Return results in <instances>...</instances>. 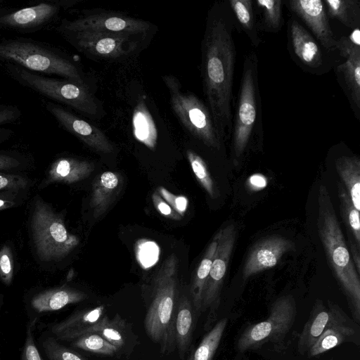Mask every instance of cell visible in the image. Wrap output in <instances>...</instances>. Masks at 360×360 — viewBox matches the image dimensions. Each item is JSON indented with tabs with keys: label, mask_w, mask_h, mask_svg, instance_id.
<instances>
[{
	"label": "cell",
	"mask_w": 360,
	"mask_h": 360,
	"mask_svg": "<svg viewBox=\"0 0 360 360\" xmlns=\"http://www.w3.org/2000/svg\"><path fill=\"white\" fill-rule=\"evenodd\" d=\"M236 22L229 2L210 10L202 43V75L207 108L221 139L231 135L233 86L236 49L233 31Z\"/></svg>",
	"instance_id": "6da1fadb"
},
{
	"label": "cell",
	"mask_w": 360,
	"mask_h": 360,
	"mask_svg": "<svg viewBox=\"0 0 360 360\" xmlns=\"http://www.w3.org/2000/svg\"><path fill=\"white\" fill-rule=\"evenodd\" d=\"M317 229L330 268L347 297L355 321L360 320V278L352 259L328 188L318 191Z\"/></svg>",
	"instance_id": "7a4b0ae2"
},
{
	"label": "cell",
	"mask_w": 360,
	"mask_h": 360,
	"mask_svg": "<svg viewBox=\"0 0 360 360\" xmlns=\"http://www.w3.org/2000/svg\"><path fill=\"white\" fill-rule=\"evenodd\" d=\"M258 65L255 51L246 54L231 132V151L237 162L264 137Z\"/></svg>",
	"instance_id": "3957f363"
},
{
	"label": "cell",
	"mask_w": 360,
	"mask_h": 360,
	"mask_svg": "<svg viewBox=\"0 0 360 360\" xmlns=\"http://www.w3.org/2000/svg\"><path fill=\"white\" fill-rule=\"evenodd\" d=\"M179 260L170 255L158 270L154 283V297L144 319L147 335L160 345L162 353L172 352L175 345V302Z\"/></svg>",
	"instance_id": "277c9868"
},
{
	"label": "cell",
	"mask_w": 360,
	"mask_h": 360,
	"mask_svg": "<svg viewBox=\"0 0 360 360\" xmlns=\"http://www.w3.org/2000/svg\"><path fill=\"white\" fill-rule=\"evenodd\" d=\"M0 59L35 73L56 75L84 85L78 68L71 60L37 41L22 38L1 41Z\"/></svg>",
	"instance_id": "5b68a950"
},
{
	"label": "cell",
	"mask_w": 360,
	"mask_h": 360,
	"mask_svg": "<svg viewBox=\"0 0 360 360\" xmlns=\"http://www.w3.org/2000/svg\"><path fill=\"white\" fill-rule=\"evenodd\" d=\"M31 228L37 255L45 262L64 258L79 243L78 237L67 230L63 219L41 199L35 202Z\"/></svg>",
	"instance_id": "8992f818"
},
{
	"label": "cell",
	"mask_w": 360,
	"mask_h": 360,
	"mask_svg": "<svg viewBox=\"0 0 360 360\" xmlns=\"http://www.w3.org/2000/svg\"><path fill=\"white\" fill-rule=\"evenodd\" d=\"M7 68L18 82L33 91L84 114L94 116L98 113V106L84 85L43 76L13 63H8Z\"/></svg>",
	"instance_id": "52a82bcc"
},
{
	"label": "cell",
	"mask_w": 360,
	"mask_h": 360,
	"mask_svg": "<svg viewBox=\"0 0 360 360\" xmlns=\"http://www.w3.org/2000/svg\"><path fill=\"white\" fill-rule=\"evenodd\" d=\"M163 81L169 93L172 108L182 124L205 146L220 148L222 141L207 106L195 94L182 91L181 84L174 76H164Z\"/></svg>",
	"instance_id": "ba28073f"
},
{
	"label": "cell",
	"mask_w": 360,
	"mask_h": 360,
	"mask_svg": "<svg viewBox=\"0 0 360 360\" xmlns=\"http://www.w3.org/2000/svg\"><path fill=\"white\" fill-rule=\"evenodd\" d=\"M296 315L294 298L285 295L271 306L269 317L247 328L238 341V349L244 352L266 342L281 340L290 330Z\"/></svg>",
	"instance_id": "9c48e42d"
},
{
	"label": "cell",
	"mask_w": 360,
	"mask_h": 360,
	"mask_svg": "<svg viewBox=\"0 0 360 360\" xmlns=\"http://www.w3.org/2000/svg\"><path fill=\"white\" fill-rule=\"evenodd\" d=\"M219 233L218 245L205 285L201 307V311L210 310L206 328H210L217 319L221 290L237 235L236 227L232 224L220 229Z\"/></svg>",
	"instance_id": "30bf717a"
},
{
	"label": "cell",
	"mask_w": 360,
	"mask_h": 360,
	"mask_svg": "<svg viewBox=\"0 0 360 360\" xmlns=\"http://www.w3.org/2000/svg\"><path fill=\"white\" fill-rule=\"evenodd\" d=\"M61 27L68 33L98 32L131 35L146 32L150 25L146 21L120 14L98 13L65 21Z\"/></svg>",
	"instance_id": "8fae6325"
},
{
	"label": "cell",
	"mask_w": 360,
	"mask_h": 360,
	"mask_svg": "<svg viewBox=\"0 0 360 360\" xmlns=\"http://www.w3.org/2000/svg\"><path fill=\"white\" fill-rule=\"evenodd\" d=\"M80 51L101 58H117L128 55L136 47L130 35L119 33L79 32L68 33Z\"/></svg>",
	"instance_id": "7c38bea8"
},
{
	"label": "cell",
	"mask_w": 360,
	"mask_h": 360,
	"mask_svg": "<svg viewBox=\"0 0 360 360\" xmlns=\"http://www.w3.org/2000/svg\"><path fill=\"white\" fill-rule=\"evenodd\" d=\"M46 108L67 131L91 149L103 153L113 151V145L100 129L58 104L47 103Z\"/></svg>",
	"instance_id": "4fadbf2b"
},
{
	"label": "cell",
	"mask_w": 360,
	"mask_h": 360,
	"mask_svg": "<svg viewBox=\"0 0 360 360\" xmlns=\"http://www.w3.org/2000/svg\"><path fill=\"white\" fill-rule=\"evenodd\" d=\"M108 319L105 307L101 305L77 311L60 322L47 325V328L58 340L72 342L86 333L97 332Z\"/></svg>",
	"instance_id": "5bb4252c"
},
{
	"label": "cell",
	"mask_w": 360,
	"mask_h": 360,
	"mask_svg": "<svg viewBox=\"0 0 360 360\" xmlns=\"http://www.w3.org/2000/svg\"><path fill=\"white\" fill-rule=\"evenodd\" d=\"M288 7L309 28L316 40L326 49H335L336 41L322 0H290Z\"/></svg>",
	"instance_id": "9a60e30c"
},
{
	"label": "cell",
	"mask_w": 360,
	"mask_h": 360,
	"mask_svg": "<svg viewBox=\"0 0 360 360\" xmlns=\"http://www.w3.org/2000/svg\"><path fill=\"white\" fill-rule=\"evenodd\" d=\"M294 248L289 239L271 236L258 241L251 248L244 264L243 276L247 279L252 275L276 266L283 255Z\"/></svg>",
	"instance_id": "2e32d148"
},
{
	"label": "cell",
	"mask_w": 360,
	"mask_h": 360,
	"mask_svg": "<svg viewBox=\"0 0 360 360\" xmlns=\"http://www.w3.org/2000/svg\"><path fill=\"white\" fill-rule=\"evenodd\" d=\"M344 63L337 67V75L342 79L343 87L354 112L359 117L360 112V47L352 44L347 37L336 41Z\"/></svg>",
	"instance_id": "e0dca14e"
},
{
	"label": "cell",
	"mask_w": 360,
	"mask_h": 360,
	"mask_svg": "<svg viewBox=\"0 0 360 360\" xmlns=\"http://www.w3.org/2000/svg\"><path fill=\"white\" fill-rule=\"evenodd\" d=\"M328 309L329 320L319 340L309 349L310 356L321 354L358 334V326L338 305L330 303Z\"/></svg>",
	"instance_id": "ac0fdd59"
},
{
	"label": "cell",
	"mask_w": 360,
	"mask_h": 360,
	"mask_svg": "<svg viewBox=\"0 0 360 360\" xmlns=\"http://www.w3.org/2000/svg\"><path fill=\"white\" fill-rule=\"evenodd\" d=\"M58 11L57 4L40 3L1 15L0 26L16 30L35 28L49 21Z\"/></svg>",
	"instance_id": "d6986e66"
},
{
	"label": "cell",
	"mask_w": 360,
	"mask_h": 360,
	"mask_svg": "<svg viewBox=\"0 0 360 360\" xmlns=\"http://www.w3.org/2000/svg\"><path fill=\"white\" fill-rule=\"evenodd\" d=\"M88 297L79 290L62 286L49 289L34 295L30 300V307L37 315L62 309L65 307L81 302Z\"/></svg>",
	"instance_id": "ffe728a7"
},
{
	"label": "cell",
	"mask_w": 360,
	"mask_h": 360,
	"mask_svg": "<svg viewBox=\"0 0 360 360\" xmlns=\"http://www.w3.org/2000/svg\"><path fill=\"white\" fill-rule=\"evenodd\" d=\"M122 178L120 174L106 171L99 174L94 181L90 198L93 216L98 219L104 214L120 194Z\"/></svg>",
	"instance_id": "44dd1931"
},
{
	"label": "cell",
	"mask_w": 360,
	"mask_h": 360,
	"mask_svg": "<svg viewBox=\"0 0 360 360\" xmlns=\"http://www.w3.org/2000/svg\"><path fill=\"white\" fill-rule=\"evenodd\" d=\"M289 32L292 49L298 60L308 68H319L323 55L318 41L294 19L290 20Z\"/></svg>",
	"instance_id": "7402d4cb"
},
{
	"label": "cell",
	"mask_w": 360,
	"mask_h": 360,
	"mask_svg": "<svg viewBox=\"0 0 360 360\" xmlns=\"http://www.w3.org/2000/svg\"><path fill=\"white\" fill-rule=\"evenodd\" d=\"M94 165L85 160L61 158L54 161L48 172V183L73 184L89 177Z\"/></svg>",
	"instance_id": "603a6c76"
},
{
	"label": "cell",
	"mask_w": 360,
	"mask_h": 360,
	"mask_svg": "<svg viewBox=\"0 0 360 360\" xmlns=\"http://www.w3.org/2000/svg\"><path fill=\"white\" fill-rule=\"evenodd\" d=\"M194 315L190 300L186 296L181 297L176 309L174 323L175 345L181 359H184L191 343L195 325Z\"/></svg>",
	"instance_id": "cb8c5ba5"
},
{
	"label": "cell",
	"mask_w": 360,
	"mask_h": 360,
	"mask_svg": "<svg viewBox=\"0 0 360 360\" xmlns=\"http://www.w3.org/2000/svg\"><path fill=\"white\" fill-rule=\"evenodd\" d=\"M335 167L354 207L360 211V159L358 156H341Z\"/></svg>",
	"instance_id": "d4e9b609"
},
{
	"label": "cell",
	"mask_w": 360,
	"mask_h": 360,
	"mask_svg": "<svg viewBox=\"0 0 360 360\" xmlns=\"http://www.w3.org/2000/svg\"><path fill=\"white\" fill-rule=\"evenodd\" d=\"M330 317L327 309L321 301H318L314 306L310 317L304 326L300 335L299 349L302 352L309 351L316 342L324 331Z\"/></svg>",
	"instance_id": "484cf974"
},
{
	"label": "cell",
	"mask_w": 360,
	"mask_h": 360,
	"mask_svg": "<svg viewBox=\"0 0 360 360\" xmlns=\"http://www.w3.org/2000/svg\"><path fill=\"white\" fill-rule=\"evenodd\" d=\"M219 233L215 234L197 268L191 288V294L195 311L200 313L205 285L210 274L212 261L218 245Z\"/></svg>",
	"instance_id": "4316f807"
},
{
	"label": "cell",
	"mask_w": 360,
	"mask_h": 360,
	"mask_svg": "<svg viewBox=\"0 0 360 360\" xmlns=\"http://www.w3.org/2000/svg\"><path fill=\"white\" fill-rule=\"evenodd\" d=\"M228 2L236 23L240 25L252 44L258 46L262 39L256 20L254 2L252 0H229Z\"/></svg>",
	"instance_id": "83f0119b"
},
{
	"label": "cell",
	"mask_w": 360,
	"mask_h": 360,
	"mask_svg": "<svg viewBox=\"0 0 360 360\" xmlns=\"http://www.w3.org/2000/svg\"><path fill=\"white\" fill-rule=\"evenodd\" d=\"M338 195L340 215L346 227L347 243H354L360 248L359 211L354 207L341 181L338 183Z\"/></svg>",
	"instance_id": "f1b7e54d"
},
{
	"label": "cell",
	"mask_w": 360,
	"mask_h": 360,
	"mask_svg": "<svg viewBox=\"0 0 360 360\" xmlns=\"http://www.w3.org/2000/svg\"><path fill=\"white\" fill-rule=\"evenodd\" d=\"M328 16L348 27H359L360 6L358 0H325Z\"/></svg>",
	"instance_id": "f546056e"
},
{
	"label": "cell",
	"mask_w": 360,
	"mask_h": 360,
	"mask_svg": "<svg viewBox=\"0 0 360 360\" xmlns=\"http://www.w3.org/2000/svg\"><path fill=\"white\" fill-rule=\"evenodd\" d=\"M227 319L219 321L203 337L188 360H212L226 327Z\"/></svg>",
	"instance_id": "4dcf8cb0"
},
{
	"label": "cell",
	"mask_w": 360,
	"mask_h": 360,
	"mask_svg": "<svg viewBox=\"0 0 360 360\" xmlns=\"http://www.w3.org/2000/svg\"><path fill=\"white\" fill-rule=\"evenodd\" d=\"M39 344L48 360H86L75 350L62 345L48 333L41 335Z\"/></svg>",
	"instance_id": "1f68e13d"
},
{
	"label": "cell",
	"mask_w": 360,
	"mask_h": 360,
	"mask_svg": "<svg viewBox=\"0 0 360 360\" xmlns=\"http://www.w3.org/2000/svg\"><path fill=\"white\" fill-rule=\"evenodd\" d=\"M71 345L84 351L108 356L114 355L118 349L95 332L86 333L72 340Z\"/></svg>",
	"instance_id": "d6a6232c"
},
{
	"label": "cell",
	"mask_w": 360,
	"mask_h": 360,
	"mask_svg": "<svg viewBox=\"0 0 360 360\" xmlns=\"http://www.w3.org/2000/svg\"><path fill=\"white\" fill-rule=\"evenodd\" d=\"M256 6L261 10L264 30L269 32H277L283 23L281 0H257Z\"/></svg>",
	"instance_id": "836d02e7"
},
{
	"label": "cell",
	"mask_w": 360,
	"mask_h": 360,
	"mask_svg": "<svg viewBox=\"0 0 360 360\" xmlns=\"http://www.w3.org/2000/svg\"><path fill=\"white\" fill-rule=\"evenodd\" d=\"M134 126L136 139L153 149L156 143V132L151 119L143 107H139L135 111Z\"/></svg>",
	"instance_id": "e575fe53"
},
{
	"label": "cell",
	"mask_w": 360,
	"mask_h": 360,
	"mask_svg": "<svg viewBox=\"0 0 360 360\" xmlns=\"http://www.w3.org/2000/svg\"><path fill=\"white\" fill-rule=\"evenodd\" d=\"M186 155L198 181L212 198L217 196L214 181L205 160L196 153L187 150Z\"/></svg>",
	"instance_id": "d590c367"
},
{
	"label": "cell",
	"mask_w": 360,
	"mask_h": 360,
	"mask_svg": "<svg viewBox=\"0 0 360 360\" xmlns=\"http://www.w3.org/2000/svg\"><path fill=\"white\" fill-rule=\"evenodd\" d=\"M136 257L138 262L143 269L153 266L159 259L160 248L153 241L140 240L135 248Z\"/></svg>",
	"instance_id": "8d00e7d4"
},
{
	"label": "cell",
	"mask_w": 360,
	"mask_h": 360,
	"mask_svg": "<svg viewBox=\"0 0 360 360\" xmlns=\"http://www.w3.org/2000/svg\"><path fill=\"white\" fill-rule=\"evenodd\" d=\"M122 323L117 314L112 320L108 319L96 333L119 349L124 345Z\"/></svg>",
	"instance_id": "74e56055"
},
{
	"label": "cell",
	"mask_w": 360,
	"mask_h": 360,
	"mask_svg": "<svg viewBox=\"0 0 360 360\" xmlns=\"http://www.w3.org/2000/svg\"><path fill=\"white\" fill-rule=\"evenodd\" d=\"M37 319V318H34L27 324L25 339L21 352L20 360H44L38 349L34 336Z\"/></svg>",
	"instance_id": "f35d334b"
},
{
	"label": "cell",
	"mask_w": 360,
	"mask_h": 360,
	"mask_svg": "<svg viewBox=\"0 0 360 360\" xmlns=\"http://www.w3.org/2000/svg\"><path fill=\"white\" fill-rule=\"evenodd\" d=\"M13 277V259L9 245H4L0 249V278L5 285H10Z\"/></svg>",
	"instance_id": "ab89813d"
},
{
	"label": "cell",
	"mask_w": 360,
	"mask_h": 360,
	"mask_svg": "<svg viewBox=\"0 0 360 360\" xmlns=\"http://www.w3.org/2000/svg\"><path fill=\"white\" fill-rule=\"evenodd\" d=\"M157 192L163 200L181 217H183L188 208V198L184 195H177L163 186H159Z\"/></svg>",
	"instance_id": "60d3db41"
},
{
	"label": "cell",
	"mask_w": 360,
	"mask_h": 360,
	"mask_svg": "<svg viewBox=\"0 0 360 360\" xmlns=\"http://www.w3.org/2000/svg\"><path fill=\"white\" fill-rule=\"evenodd\" d=\"M20 115V111L15 106L0 105V141L6 139L11 134V131L6 129L4 126L17 120Z\"/></svg>",
	"instance_id": "b9f144b4"
},
{
	"label": "cell",
	"mask_w": 360,
	"mask_h": 360,
	"mask_svg": "<svg viewBox=\"0 0 360 360\" xmlns=\"http://www.w3.org/2000/svg\"><path fill=\"white\" fill-rule=\"evenodd\" d=\"M28 180L24 176L0 172V191H18L28 186Z\"/></svg>",
	"instance_id": "7bdbcfd3"
},
{
	"label": "cell",
	"mask_w": 360,
	"mask_h": 360,
	"mask_svg": "<svg viewBox=\"0 0 360 360\" xmlns=\"http://www.w3.org/2000/svg\"><path fill=\"white\" fill-rule=\"evenodd\" d=\"M152 201L157 211L165 217L173 220H180L182 218L163 200L157 191L153 193Z\"/></svg>",
	"instance_id": "ee69618b"
},
{
	"label": "cell",
	"mask_w": 360,
	"mask_h": 360,
	"mask_svg": "<svg viewBox=\"0 0 360 360\" xmlns=\"http://www.w3.org/2000/svg\"><path fill=\"white\" fill-rule=\"evenodd\" d=\"M19 165L20 162L18 159L5 154H0V170L15 168Z\"/></svg>",
	"instance_id": "f6af8a7d"
},
{
	"label": "cell",
	"mask_w": 360,
	"mask_h": 360,
	"mask_svg": "<svg viewBox=\"0 0 360 360\" xmlns=\"http://www.w3.org/2000/svg\"><path fill=\"white\" fill-rule=\"evenodd\" d=\"M250 183L252 187L261 188L265 186L266 182L263 176L256 174L250 177Z\"/></svg>",
	"instance_id": "bcb514c9"
},
{
	"label": "cell",
	"mask_w": 360,
	"mask_h": 360,
	"mask_svg": "<svg viewBox=\"0 0 360 360\" xmlns=\"http://www.w3.org/2000/svg\"><path fill=\"white\" fill-rule=\"evenodd\" d=\"M349 41L354 45L360 47V32L359 28L356 27L352 30L347 37Z\"/></svg>",
	"instance_id": "7dc6e473"
},
{
	"label": "cell",
	"mask_w": 360,
	"mask_h": 360,
	"mask_svg": "<svg viewBox=\"0 0 360 360\" xmlns=\"http://www.w3.org/2000/svg\"><path fill=\"white\" fill-rule=\"evenodd\" d=\"M15 204L13 199L4 197L0 198V211L12 207Z\"/></svg>",
	"instance_id": "c3c4849f"
},
{
	"label": "cell",
	"mask_w": 360,
	"mask_h": 360,
	"mask_svg": "<svg viewBox=\"0 0 360 360\" xmlns=\"http://www.w3.org/2000/svg\"><path fill=\"white\" fill-rule=\"evenodd\" d=\"M1 296H0V304H1Z\"/></svg>",
	"instance_id": "681fc988"
}]
</instances>
